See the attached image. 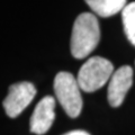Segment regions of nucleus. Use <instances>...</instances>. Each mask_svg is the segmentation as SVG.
Instances as JSON below:
<instances>
[{
  "label": "nucleus",
  "mask_w": 135,
  "mask_h": 135,
  "mask_svg": "<svg viewBox=\"0 0 135 135\" xmlns=\"http://www.w3.org/2000/svg\"><path fill=\"white\" fill-rule=\"evenodd\" d=\"M55 118V99L46 96L34 109L31 117V131L37 135L45 134L51 128Z\"/></svg>",
  "instance_id": "423d86ee"
},
{
  "label": "nucleus",
  "mask_w": 135,
  "mask_h": 135,
  "mask_svg": "<svg viewBox=\"0 0 135 135\" xmlns=\"http://www.w3.org/2000/svg\"><path fill=\"white\" fill-rule=\"evenodd\" d=\"M133 84V69L124 65L113 73L108 84V103L112 107H119Z\"/></svg>",
  "instance_id": "39448f33"
},
{
  "label": "nucleus",
  "mask_w": 135,
  "mask_h": 135,
  "mask_svg": "<svg viewBox=\"0 0 135 135\" xmlns=\"http://www.w3.org/2000/svg\"><path fill=\"white\" fill-rule=\"evenodd\" d=\"M124 32L131 44L135 46V1L131 2L122 11Z\"/></svg>",
  "instance_id": "6e6552de"
},
{
  "label": "nucleus",
  "mask_w": 135,
  "mask_h": 135,
  "mask_svg": "<svg viewBox=\"0 0 135 135\" xmlns=\"http://www.w3.org/2000/svg\"><path fill=\"white\" fill-rule=\"evenodd\" d=\"M114 72V65L107 59L100 56L90 57L79 70L77 80L80 89L84 92L98 90L110 80Z\"/></svg>",
  "instance_id": "f03ea898"
},
{
  "label": "nucleus",
  "mask_w": 135,
  "mask_h": 135,
  "mask_svg": "<svg viewBox=\"0 0 135 135\" xmlns=\"http://www.w3.org/2000/svg\"><path fill=\"white\" fill-rule=\"evenodd\" d=\"M77 78L70 72H60L54 79V91L56 99L68 116L75 118L82 109V97Z\"/></svg>",
  "instance_id": "7ed1b4c3"
},
{
  "label": "nucleus",
  "mask_w": 135,
  "mask_h": 135,
  "mask_svg": "<svg viewBox=\"0 0 135 135\" xmlns=\"http://www.w3.org/2000/svg\"><path fill=\"white\" fill-rule=\"evenodd\" d=\"M100 40L98 19L90 12H82L74 20L70 49L75 59H84L94 51Z\"/></svg>",
  "instance_id": "f257e3e1"
},
{
  "label": "nucleus",
  "mask_w": 135,
  "mask_h": 135,
  "mask_svg": "<svg viewBox=\"0 0 135 135\" xmlns=\"http://www.w3.org/2000/svg\"><path fill=\"white\" fill-rule=\"evenodd\" d=\"M63 135H90V134H88L87 132H84V131H71V132L65 133Z\"/></svg>",
  "instance_id": "1a4fd4ad"
},
{
  "label": "nucleus",
  "mask_w": 135,
  "mask_h": 135,
  "mask_svg": "<svg viewBox=\"0 0 135 135\" xmlns=\"http://www.w3.org/2000/svg\"><path fill=\"white\" fill-rule=\"evenodd\" d=\"M90 9L100 17H110L123 11L126 0H84Z\"/></svg>",
  "instance_id": "0eeeda50"
},
{
  "label": "nucleus",
  "mask_w": 135,
  "mask_h": 135,
  "mask_svg": "<svg viewBox=\"0 0 135 135\" xmlns=\"http://www.w3.org/2000/svg\"><path fill=\"white\" fill-rule=\"evenodd\" d=\"M36 95V89L31 82H18L10 86L6 99L3 100V108L9 117L14 118L22 114L32 103Z\"/></svg>",
  "instance_id": "20e7f679"
}]
</instances>
